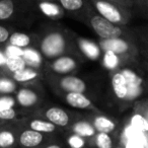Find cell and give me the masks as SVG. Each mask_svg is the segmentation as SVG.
<instances>
[{
    "instance_id": "6da1fadb",
    "label": "cell",
    "mask_w": 148,
    "mask_h": 148,
    "mask_svg": "<svg viewBox=\"0 0 148 148\" xmlns=\"http://www.w3.org/2000/svg\"><path fill=\"white\" fill-rule=\"evenodd\" d=\"M38 50L44 59L52 61L71 51L70 39L65 31L59 29H49L40 38Z\"/></svg>"
},
{
    "instance_id": "7a4b0ae2",
    "label": "cell",
    "mask_w": 148,
    "mask_h": 148,
    "mask_svg": "<svg viewBox=\"0 0 148 148\" xmlns=\"http://www.w3.org/2000/svg\"><path fill=\"white\" fill-rule=\"evenodd\" d=\"M95 12L114 25H126L132 17L131 8L124 7L107 0H89Z\"/></svg>"
},
{
    "instance_id": "3957f363",
    "label": "cell",
    "mask_w": 148,
    "mask_h": 148,
    "mask_svg": "<svg viewBox=\"0 0 148 148\" xmlns=\"http://www.w3.org/2000/svg\"><path fill=\"white\" fill-rule=\"evenodd\" d=\"M85 23L97 35L101 40H111L128 37V32L124 27L110 23L97 12H90L85 17Z\"/></svg>"
},
{
    "instance_id": "277c9868",
    "label": "cell",
    "mask_w": 148,
    "mask_h": 148,
    "mask_svg": "<svg viewBox=\"0 0 148 148\" xmlns=\"http://www.w3.org/2000/svg\"><path fill=\"white\" fill-rule=\"evenodd\" d=\"M101 50L105 51H112L121 57H133L138 53V49L136 48L134 42L130 38H116L111 40H101L99 42Z\"/></svg>"
},
{
    "instance_id": "5b68a950",
    "label": "cell",
    "mask_w": 148,
    "mask_h": 148,
    "mask_svg": "<svg viewBox=\"0 0 148 148\" xmlns=\"http://www.w3.org/2000/svg\"><path fill=\"white\" fill-rule=\"evenodd\" d=\"M79 62L76 58L69 54H65L52 60L49 67L52 72L58 75H70L77 69Z\"/></svg>"
},
{
    "instance_id": "8992f818",
    "label": "cell",
    "mask_w": 148,
    "mask_h": 148,
    "mask_svg": "<svg viewBox=\"0 0 148 148\" xmlns=\"http://www.w3.org/2000/svg\"><path fill=\"white\" fill-rule=\"evenodd\" d=\"M55 83L59 87L60 90L65 93L69 92H82L86 91V83L80 77H77L75 75H60L59 77H56Z\"/></svg>"
},
{
    "instance_id": "52a82bcc",
    "label": "cell",
    "mask_w": 148,
    "mask_h": 148,
    "mask_svg": "<svg viewBox=\"0 0 148 148\" xmlns=\"http://www.w3.org/2000/svg\"><path fill=\"white\" fill-rule=\"evenodd\" d=\"M76 45L82 56L86 57L87 59L97 61L101 58V50L99 44L91 41V40L85 39V38H77Z\"/></svg>"
},
{
    "instance_id": "ba28073f",
    "label": "cell",
    "mask_w": 148,
    "mask_h": 148,
    "mask_svg": "<svg viewBox=\"0 0 148 148\" xmlns=\"http://www.w3.org/2000/svg\"><path fill=\"white\" fill-rule=\"evenodd\" d=\"M14 97L16 99V103H18L23 108L35 107L40 99L38 91L32 88L31 86H23L17 89Z\"/></svg>"
},
{
    "instance_id": "9c48e42d",
    "label": "cell",
    "mask_w": 148,
    "mask_h": 148,
    "mask_svg": "<svg viewBox=\"0 0 148 148\" xmlns=\"http://www.w3.org/2000/svg\"><path fill=\"white\" fill-rule=\"evenodd\" d=\"M112 87L116 97L119 99H125L129 93V85L126 75L123 71H118L112 76Z\"/></svg>"
},
{
    "instance_id": "30bf717a",
    "label": "cell",
    "mask_w": 148,
    "mask_h": 148,
    "mask_svg": "<svg viewBox=\"0 0 148 148\" xmlns=\"http://www.w3.org/2000/svg\"><path fill=\"white\" fill-rule=\"evenodd\" d=\"M45 117L56 127H66L70 122V118L67 112L58 107L49 108L45 112Z\"/></svg>"
},
{
    "instance_id": "8fae6325",
    "label": "cell",
    "mask_w": 148,
    "mask_h": 148,
    "mask_svg": "<svg viewBox=\"0 0 148 148\" xmlns=\"http://www.w3.org/2000/svg\"><path fill=\"white\" fill-rule=\"evenodd\" d=\"M19 144L25 148H34L41 145L44 141V134L34 131L32 129H25L18 137Z\"/></svg>"
},
{
    "instance_id": "7c38bea8",
    "label": "cell",
    "mask_w": 148,
    "mask_h": 148,
    "mask_svg": "<svg viewBox=\"0 0 148 148\" xmlns=\"http://www.w3.org/2000/svg\"><path fill=\"white\" fill-rule=\"evenodd\" d=\"M65 101L74 109L87 110L93 107L92 101L82 92H69L64 95Z\"/></svg>"
},
{
    "instance_id": "4fadbf2b",
    "label": "cell",
    "mask_w": 148,
    "mask_h": 148,
    "mask_svg": "<svg viewBox=\"0 0 148 148\" xmlns=\"http://www.w3.org/2000/svg\"><path fill=\"white\" fill-rule=\"evenodd\" d=\"M38 8L45 16L52 19H59L64 15V10L56 1H42L38 2Z\"/></svg>"
},
{
    "instance_id": "5bb4252c",
    "label": "cell",
    "mask_w": 148,
    "mask_h": 148,
    "mask_svg": "<svg viewBox=\"0 0 148 148\" xmlns=\"http://www.w3.org/2000/svg\"><path fill=\"white\" fill-rule=\"evenodd\" d=\"M57 2L64 11L70 13H77L83 10L90 11V7H92L89 6V0H57Z\"/></svg>"
},
{
    "instance_id": "9a60e30c",
    "label": "cell",
    "mask_w": 148,
    "mask_h": 148,
    "mask_svg": "<svg viewBox=\"0 0 148 148\" xmlns=\"http://www.w3.org/2000/svg\"><path fill=\"white\" fill-rule=\"evenodd\" d=\"M23 58L25 59L27 66L36 68V69L41 68L44 64V58L37 48L27 47L23 49Z\"/></svg>"
},
{
    "instance_id": "2e32d148",
    "label": "cell",
    "mask_w": 148,
    "mask_h": 148,
    "mask_svg": "<svg viewBox=\"0 0 148 148\" xmlns=\"http://www.w3.org/2000/svg\"><path fill=\"white\" fill-rule=\"evenodd\" d=\"M40 76V71L39 69H36L33 67H27L25 69L21 70V71L16 72V73L11 74V78L15 81L16 83H27L38 79Z\"/></svg>"
},
{
    "instance_id": "e0dca14e",
    "label": "cell",
    "mask_w": 148,
    "mask_h": 148,
    "mask_svg": "<svg viewBox=\"0 0 148 148\" xmlns=\"http://www.w3.org/2000/svg\"><path fill=\"white\" fill-rule=\"evenodd\" d=\"M72 131L74 134L81 136L83 138L93 137L97 135V130L95 129L92 124L86 121H79L76 122L72 126Z\"/></svg>"
},
{
    "instance_id": "ac0fdd59",
    "label": "cell",
    "mask_w": 148,
    "mask_h": 148,
    "mask_svg": "<svg viewBox=\"0 0 148 148\" xmlns=\"http://www.w3.org/2000/svg\"><path fill=\"white\" fill-rule=\"evenodd\" d=\"M93 127L99 133L110 134L116 129V124L113 120L106 116H97L93 120Z\"/></svg>"
},
{
    "instance_id": "d6986e66",
    "label": "cell",
    "mask_w": 148,
    "mask_h": 148,
    "mask_svg": "<svg viewBox=\"0 0 148 148\" xmlns=\"http://www.w3.org/2000/svg\"><path fill=\"white\" fill-rule=\"evenodd\" d=\"M32 42H33V40H32L31 36H29L25 33H19V32L11 33L8 40L9 45L21 48V49H25L27 47H31Z\"/></svg>"
},
{
    "instance_id": "ffe728a7",
    "label": "cell",
    "mask_w": 148,
    "mask_h": 148,
    "mask_svg": "<svg viewBox=\"0 0 148 148\" xmlns=\"http://www.w3.org/2000/svg\"><path fill=\"white\" fill-rule=\"evenodd\" d=\"M29 129L34 131L40 132L42 134H50L56 131L57 127L48 120H42V119H34L29 122Z\"/></svg>"
},
{
    "instance_id": "44dd1931",
    "label": "cell",
    "mask_w": 148,
    "mask_h": 148,
    "mask_svg": "<svg viewBox=\"0 0 148 148\" xmlns=\"http://www.w3.org/2000/svg\"><path fill=\"white\" fill-rule=\"evenodd\" d=\"M16 12L14 0H0V21L11 19Z\"/></svg>"
},
{
    "instance_id": "7402d4cb",
    "label": "cell",
    "mask_w": 148,
    "mask_h": 148,
    "mask_svg": "<svg viewBox=\"0 0 148 148\" xmlns=\"http://www.w3.org/2000/svg\"><path fill=\"white\" fill-rule=\"evenodd\" d=\"M17 83L11 77L0 76V95H11L17 90Z\"/></svg>"
},
{
    "instance_id": "603a6c76",
    "label": "cell",
    "mask_w": 148,
    "mask_h": 148,
    "mask_svg": "<svg viewBox=\"0 0 148 148\" xmlns=\"http://www.w3.org/2000/svg\"><path fill=\"white\" fill-rule=\"evenodd\" d=\"M25 67H27V64H25V61L23 58V56H10V57H7L5 69L8 70L9 73H16V72L25 69Z\"/></svg>"
},
{
    "instance_id": "cb8c5ba5",
    "label": "cell",
    "mask_w": 148,
    "mask_h": 148,
    "mask_svg": "<svg viewBox=\"0 0 148 148\" xmlns=\"http://www.w3.org/2000/svg\"><path fill=\"white\" fill-rule=\"evenodd\" d=\"M16 142L15 134L11 130L0 129V148H10Z\"/></svg>"
},
{
    "instance_id": "d4e9b609",
    "label": "cell",
    "mask_w": 148,
    "mask_h": 148,
    "mask_svg": "<svg viewBox=\"0 0 148 148\" xmlns=\"http://www.w3.org/2000/svg\"><path fill=\"white\" fill-rule=\"evenodd\" d=\"M121 58L112 51H105L103 56V64L107 69L114 70L119 66Z\"/></svg>"
},
{
    "instance_id": "484cf974",
    "label": "cell",
    "mask_w": 148,
    "mask_h": 148,
    "mask_svg": "<svg viewBox=\"0 0 148 148\" xmlns=\"http://www.w3.org/2000/svg\"><path fill=\"white\" fill-rule=\"evenodd\" d=\"M131 125L140 132H148V120L141 114H136L132 117Z\"/></svg>"
},
{
    "instance_id": "4316f807",
    "label": "cell",
    "mask_w": 148,
    "mask_h": 148,
    "mask_svg": "<svg viewBox=\"0 0 148 148\" xmlns=\"http://www.w3.org/2000/svg\"><path fill=\"white\" fill-rule=\"evenodd\" d=\"M95 145L97 148H113V139L108 133H97Z\"/></svg>"
},
{
    "instance_id": "83f0119b",
    "label": "cell",
    "mask_w": 148,
    "mask_h": 148,
    "mask_svg": "<svg viewBox=\"0 0 148 148\" xmlns=\"http://www.w3.org/2000/svg\"><path fill=\"white\" fill-rule=\"evenodd\" d=\"M16 106V99L12 95H0V111L12 109Z\"/></svg>"
},
{
    "instance_id": "f1b7e54d",
    "label": "cell",
    "mask_w": 148,
    "mask_h": 148,
    "mask_svg": "<svg viewBox=\"0 0 148 148\" xmlns=\"http://www.w3.org/2000/svg\"><path fill=\"white\" fill-rule=\"evenodd\" d=\"M67 143L70 148H83L85 145V139L76 134H72L67 139Z\"/></svg>"
},
{
    "instance_id": "f546056e",
    "label": "cell",
    "mask_w": 148,
    "mask_h": 148,
    "mask_svg": "<svg viewBox=\"0 0 148 148\" xmlns=\"http://www.w3.org/2000/svg\"><path fill=\"white\" fill-rule=\"evenodd\" d=\"M16 116L17 112L14 108L0 111V121H11V120H14Z\"/></svg>"
},
{
    "instance_id": "4dcf8cb0",
    "label": "cell",
    "mask_w": 148,
    "mask_h": 148,
    "mask_svg": "<svg viewBox=\"0 0 148 148\" xmlns=\"http://www.w3.org/2000/svg\"><path fill=\"white\" fill-rule=\"evenodd\" d=\"M4 52L6 54L7 57H10V56H23V49L21 48L14 47V46L11 45H6V47L4 48Z\"/></svg>"
},
{
    "instance_id": "1f68e13d",
    "label": "cell",
    "mask_w": 148,
    "mask_h": 148,
    "mask_svg": "<svg viewBox=\"0 0 148 148\" xmlns=\"http://www.w3.org/2000/svg\"><path fill=\"white\" fill-rule=\"evenodd\" d=\"M10 35H11V32L8 27H6L5 25H0V44L7 43Z\"/></svg>"
},
{
    "instance_id": "d6a6232c",
    "label": "cell",
    "mask_w": 148,
    "mask_h": 148,
    "mask_svg": "<svg viewBox=\"0 0 148 148\" xmlns=\"http://www.w3.org/2000/svg\"><path fill=\"white\" fill-rule=\"evenodd\" d=\"M125 148H146V147H145V143L142 140L131 138V139H129L127 141Z\"/></svg>"
},
{
    "instance_id": "836d02e7",
    "label": "cell",
    "mask_w": 148,
    "mask_h": 148,
    "mask_svg": "<svg viewBox=\"0 0 148 148\" xmlns=\"http://www.w3.org/2000/svg\"><path fill=\"white\" fill-rule=\"evenodd\" d=\"M107 1L117 3L124 7H127V8H132L135 5V0H107Z\"/></svg>"
},
{
    "instance_id": "e575fe53",
    "label": "cell",
    "mask_w": 148,
    "mask_h": 148,
    "mask_svg": "<svg viewBox=\"0 0 148 148\" xmlns=\"http://www.w3.org/2000/svg\"><path fill=\"white\" fill-rule=\"evenodd\" d=\"M135 2L138 3V7L148 17V0H135Z\"/></svg>"
},
{
    "instance_id": "d590c367",
    "label": "cell",
    "mask_w": 148,
    "mask_h": 148,
    "mask_svg": "<svg viewBox=\"0 0 148 148\" xmlns=\"http://www.w3.org/2000/svg\"><path fill=\"white\" fill-rule=\"evenodd\" d=\"M7 62V56L5 54L4 50L0 49V69H5Z\"/></svg>"
},
{
    "instance_id": "8d00e7d4",
    "label": "cell",
    "mask_w": 148,
    "mask_h": 148,
    "mask_svg": "<svg viewBox=\"0 0 148 148\" xmlns=\"http://www.w3.org/2000/svg\"><path fill=\"white\" fill-rule=\"evenodd\" d=\"M143 50L148 54V35L143 36Z\"/></svg>"
},
{
    "instance_id": "74e56055",
    "label": "cell",
    "mask_w": 148,
    "mask_h": 148,
    "mask_svg": "<svg viewBox=\"0 0 148 148\" xmlns=\"http://www.w3.org/2000/svg\"><path fill=\"white\" fill-rule=\"evenodd\" d=\"M45 148H62L60 145H58V144H50V145L46 146Z\"/></svg>"
},
{
    "instance_id": "f35d334b",
    "label": "cell",
    "mask_w": 148,
    "mask_h": 148,
    "mask_svg": "<svg viewBox=\"0 0 148 148\" xmlns=\"http://www.w3.org/2000/svg\"><path fill=\"white\" fill-rule=\"evenodd\" d=\"M33 1H36V2H42V1H56V2H57V0H33Z\"/></svg>"
}]
</instances>
